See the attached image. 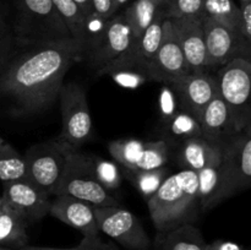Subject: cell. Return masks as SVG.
I'll use <instances>...</instances> for the list:
<instances>
[{
  "label": "cell",
  "instance_id": "obj_8",
  "mask_svg": "<svg viewBox=\"0 0 251 250\" xmlns=\"http://www.w3.org/2000/svg\"><path fill=\"white\" fill-rule=\"evenodd\" d=\"M98 228L129 250H147L150 238L136 216L117 206H93Z\"/></svg>",
  "mask_w": 251,
  "mask_h": 250
},
{
  "label": "cell",
  "instance_id": "obj_1",
  "mask_svg": "<svg viewBox=\"0 0 251 250\" xmlns=\"http://www.w3.org/2000/svg\"><path fill=\"white\" fill-rule=\"evenodd\" d=\"M85 53L74 38L27 44L1 69L0 92L24 112H39L58 97L66 73Z\"/></svg>",
  "mask_w": 251,
  "mask_h": 250
},
{
  "label": "cell",
  "instance_id": "obj_23",
  "mask_svg": "<svg viewBox=\"0 0 251 250\" xmlns=\"http://www.w3.org/2000/svg\"><path fill=\"white\" fill-rule=\"evenodd\" d=\"M201 17H207L221 24L242 37V11L233 0H205Z\"/></svg>",
  "mask_w": 251,
  "mask_h": 250
},
{
  "label": "cell",
  "instance_id": "obj_25",
  "mask_svg": "<svg viewBox=\"0 0 251 250\" xmlns=\"http://www.w3.org/2000/svg\"><path fill=\"white\" fill-rule=\"evenodd\" d=\"M71 37L87 46V19L74 0H51Z\"/></svg>",
  "mask_w": 251,
  "mask_h": 250
},
{
  "label": "cell",
  "instance_id": "obj_30",
  "mask_svg": "<svg viewBox=\"0 0 251 250\" xmlns=\"http://www.w3.org/2000/svg\"><path fill=\"white\" fill-rule=\"evenodd\" d=\"M134 174V184L142 196L150 199L161 186L164 179L167 178V169L164 167L151 171H129Z\"/></svg>",
  "mask_w": 251,
  "mask_h": 250
},
{
  "label": "cell",
  "instance_id": "obj_9",
  "mask_svg": "<svg viewBox=\"0 0 251 250\" xmlns=\"http://www.w3.org/2000/svg\"><path fill=\"white\" fill-rule=\"evenodd\" d=\"M132 44L134 37L124 15L112 17L103 25L95 46L87 48L91 65L98 69L100 73H104L110 65L129 53Z\"/></svg>",
  "mask_w": 251,
  "mask_h": 250
},
{
  "label": "cell",
  "instance_id": "obj_16",
  "mask_svg": "<svg viewBox=\"0 0 251 250\" xmlns=\"http://www.w3.org/2000/svg\"><path fill=\"white\" fill-rule=\"evenodd\" d=\"M180 110L189 113L199 120L206 105L217 93L216 78L205 71L191 73L183 80L171 86Z\"/></svg>",
  "mask_w": 251,
  "mask_h": 250
},
{
  "label": "cell",
  "instance_id": "obj_19",
  "mask_svg": "<svg viewBox=\"0 0 251 250\" xmlns=\"http://www.w3.org/2000/svg\"><path fill=\"white\" fill-rule=\"evenodd\" d=\"M198 122L201 126L202 136L211 144L223 145L227 137L237 134L233 129L229 110L218 91L202 110Z\"/></svg>",
  "mask_w": 251,
  "mask_h": 250
},
{
  "label": "cell",
  "instance_id": "obj_34",
  "mask_svg": "<svg viewBox=\"0 0 251 250\" xmlns=\"http://www.w3.org/2000/svg\"><path fill=\"white\" fill-rule=\"evenodd\" d=\"M91 9H92L93 19L102 21L103 24L114 16V6L113 0H91Z\"/></svg>",
  "mask_w": 251,
  "mask_h": 250
},
{
  "label": "cell",
  "instance_id": "obj_31",
  "mask_svg": "<svg viewBox=\"0 0 251 250\" xmlns=\"http://www.w3.org/2000/svg\"><path fill=\"white\" fill-rule=\"evenodd\" d=\"M91 164H92L96 178L103 188L107 190H115L119 188L122 183V176L118 171V167L113 162L91 157Z\"/></svg>",
  "mask_w": 251,
  "mask_h": 250
},
{
  "label": "cell",
  "instance_id": "obj_22",
  "mask_svg": "<svg viewBox=\"0 0 251 250\" xmlns=\"http://www.w3.org/2000/svg\"><path fill=\"white\" fill-rule=\"evenodd\" d=\"M26 228V221L2 201L0 206V245L14 250L27 245L28 237Z\"/></svg>",
  "mask_w": 251,
  "mask_h": 250
},
{
  "label": "cell",
  "instance_id": "obj_42",
  "mask_svg": "<svg viewBox=\"0 0 251 250\" xmlns=\"http://www.w3.org/2000/svg\"><path fill=\"white\" fill-rule=\"evenodd\" d=\"M159 1H162V2H164V4H166V2H167V0H159Z\"/></svg>",
  "mask_w": 251,
  "mask_h": 250
},
{
  "label": "cell",
  "instance_id": "obj_13",
  "mask_svg": "<svg viewBox=\"0 0 251 250\" xmlns=\"http://www.w3.org/2000/svg\"><path fill=\"white\" fill-rule=\"evenodd\" d=\"M49 215L77 229L83 235V242L108 250L100 237V230L91 203L68 195H55L50 202Z\"/></svg>",
  "mask_w": 251,
  "mask_h": 250
},
{
  "label": "cell",
  "instance_id": "obj_26",
  "mask_svg": "<svg viewBox=\"0 0 251 250\" xmlns=\"http://www.w3.org/2000/svg\"><path fill=\"white\" fill-rule=\"evenodd\" d=\"M163 127L167 136L179 144L191 137L202 136L198 119L184 110H176V114L164 123Z\"/></svg>",
  "mask_w": 251,
  "mask_h": 250
},
{
  "label": "cell",
  "instance_id": "obj_2",
  "mask_svg": "<svg viewBox=\"0 0 251 250\" xmlns=\"http://www.w3.org/2000/svg\"><path fill=\"white\" fill-rule=\"evenodd\" d=\"M198 203V174L183 169L164 179L149 199V211L158 233H163L191 223Z\"/></svg>",
  "mask_w": 251,
  "mask_h": 250
},
{
  "label": "cell",
  "instance_id": "obj_28",
  "mask_svg": "<svg viewBox=\"0 0 251 250\" xmlns=\"http://www.w3.org/2000/svg\"><path fill=\"white\" fill-rule=\"evenodd\" d=\"M144 147L145 142L136 139L115 140L108 145V150L113 158L127 171H136Z\"/></svg>",
  "mask_w": 251,
  "mask_h": 250
},
{
  "label": "cell",
  "instance_id": "obj_6",
  "mask_svg": "<svg viewBox=\"0 0 251 250\" xmlns=\"http://www.w3.org/2000/svg\"><path fill=\"white\" fill-rule=\"evenodd\" d=\"M58 97L61 110V131L58 140L77 149L92 136L93 124L85 88L78 83H63Z\"/></svg>",
  "mask_w": 251,
  "mask_h": 250
},
{
  "label": "cell",
  "instance_id": "obj_15",
  "mask_svg": "<svg viewBox=\"0 0 251 250\" xmlns=\"http://www.w3.org/2000/svg\"><path fill=\"white\" fill-rule=\"evenodd\" d=\"M201 20L206 43L205 69L222 68L232 59L243 56L244 47L249 50V44L237 32L207 17H201Z\"/></svg>",
  "mask_w": 251,
  "mask_h": 250
},
{
  "label": "cell",
  "instance_id": "obj_3",
  "mask_svg": "<svg viewBox=\"0 0 251 250\" xmlns=\"http://www.w3.org/2000/svg\"><path fill=\"white\" fill-rule=\"evenodd\" d=\"M55 195H68L86 201L92 206H117L118 201L96 178L91 157L68 146L65 168Z\"/></svg>",
  "mask_w": 251,
  "mask_h": 250
},
{
  "label": "cell",
  "instance_id": "obj_17",
  "mask_svg": "<svg viewBox=\"0 0 251 250\" xmlns=\"http://www.w3.org/2000/svg\"><path fill=\"white\" fill-rule=\"evenodd\" d=\"M198 174V199L203 208H211L229 196L223 168L222 145H217L206 166Z\"/></svg>",
  "mask_w": 251,
  "mask_h": 250
},
{
  "label": "cell",
  "instance_id": "obj_29",
  "mask_svg": "<svg viewBox=\"0 0 251 250\" xmlns=\"http://www.w3.org/2000/svg\"><path fill=\"white\" fill-rule=\"evenodd\" d=\"M168 161V145L164 140L145 142L136 171H151L164 167Z\"/></svg>",
  "mask_w": 251,
  "mask_h": 250
},
{
  "label": "cell",
  "instance_id": "obj_21",
  "mask_svg": "<svg viewBox=\"0 0 251 250\" xmlns=\"http://www.w3.org/2000/svg\"><path fill=\"white\" fill-rule=\"evenodd\" d=\"M164 9L166 4L159 0H132L123 15L131 28L134 43Z\"/></svg>",
  "mask_w": 251,
  "mask_h": 250
},
{
  "label": "cell",
  "instance_id": "obj_32",
  "mask_svg": "<svg viewBox=\"0 0 251 250\" xmlns=\"http://www.w3.org/2000/svg\"><path fill=\"white\" fill-rule=\"evenodd\" d=\"M205 0H167L166 16L169 19L201 17Z\"/></svg>",
  "mask_w": 251,
  "mask_h": 250
},
{
  "label": "cell",
  "instance_id": "obj_33",
  "mask_svg": "<svg viewBox=\"0 0 251 250\" xmlns=\"http://www.w3.org/2000/svg\"><path fill=\"white\" fill-rule=\"evenodd\" d=\"M159 104H161V115L163 122L166 123L169 118L173 117L176 113V98L171 86L164 85L161 90V97H159Z\"/></svg>",
  "mask_w": 251,
  "mask_h": 250
},
{
  "label": "cell",
  "instance_id": "obj_18",
  "mask_svg": "<svg viewBox=\"0 0 251 250\" xmlns=\"http://www.w3.org/2000/svg\"><path fill=\"white\" fill-rule=\"evenodd\" d=\"M171 21L191 73L205 71L206 43L201 17H180Z\"/></svg>",
  "mask_w": 251,
  "mask_h": 250
},
{
  "label": "cell",
  "instance_id": "obj_27",
  "mask_svg": "<svg viewBox=\"0 0 251 250\" xmlns=\"http://www.w3.org/2000/svg\"><path fill=\"white\" fill-rule=\"evenodd\" d=\"M27 178L25 157L0 137V180L11 181Z\"/></svg>",
  "mask_w": 251,
  "mask_h": 250
},
{
  "label": "cell",
  "instance_id": "obj_44",
  "mask_svg": "<svg viewBox=\"0 0 251 250\" xmlns=\"http://www.w3.org/2000/svg\"><path fill=\"white\" fill-rule=\"evenodd\" d=\"M0 73H1V70H0Z\"/></svg>",
  "mask_w": 251,
  "mask_h": 250
},
{
  "label": "cell",
  "instance_id": "obj_12",
  "mask_svg": "<svg viewBox=\"0 0 251 250\" xmlns=\"http://www.w3.org/2000/svg\"><path fill=\"white\" fill-rule=\"evenodd\" d=\"M1 200L19 213L27 223L36 222L49 215V195L27 178L4 181Z\"/></svg>",
  "mask_w": 251,
  "mask_h": 250
},
{
  "label": "cell",
  "instance_id": "obj_43",
  "mask_svg": "<svg viewBox=\"0 0 251 250\" xmlns=\"http://www.w3.org/2000/svg\"><path fill=\"white\" fill-rule=\"evenodd\" d=\"M1 202H2V201H1V198H0V206H1Z\"/></svg>",
  "mask_w": 251,
  "mask_h": 250
},
{
  "label": "cell",
  "instance_id": "obj_24",
  "mask_svg": "<svg viewBox=\"0 0 251 250\" xmlns=\"http://www.w3.org/2000/svg\"><path fill=\"white\" fill-rule=\"evenodd\" d=\"M180 145V161L184 169L195 172H199L206 166L217 146L216 144H211L203 136L191 137Z\"/></svg>",
  "mask_w": 251,
  "mask_h": 250
},
{
  "label": "cell",
  "instance_id": "obj_39",
  "mask_svg": "<svg viewBox=\"0 0 251 250\" xmlns=\"http://www.w3.org/2000/svg\"><path fill=\"white\" fill-rule=\"evenodd\" d=\"M130 0H113V6H114V11H117L120 6H123L124 4L129 2Z\"/></svg>",
  "mask_w": 251,
  "mask_h": 250
},
{
  "label": "cell",
  "instance_id": "obj_14",
  "mask_svg": "<svg viewBox=\"0 0 251 250\" xmlns=\"http://www.w3.org/2000/svg\"><path fill=\"white\" fill-rule=\"evenodd\" d=\"M166 9L154 19V21L147 27L142 36L132 44L129 53L110 65L104 73L123 70V69H132L137 71L145 78H151L152 68H153L154 59L158 51L159 43L163 32V21L166 19Z\"/></svg>",
  "mask_w": 251,
  "mask_h": 250
},
{
  "label": "cell",
  "instance_id": "obj_5",
  "mask_svg": "<svg viewBox=\"0 0 251 250\" xmlns=\"http://www.w3.org/2000/svg\"><path fill=\"white\" fill-rule=\"evenodd\" d=\"M19 37L27 44L73 38L51 0H19Z\"/></svg>",
  "mask_w": 251,
  "mask_h": 250
},
{
  "label": "cell",
  "instance_id": "obj_7",
  "mask_svg": "<svg viewBox=\"0 0 251 250\" xmlns=\"http://www.w3.org/2000/svg\"><path fill=\"white\" fill-rule=\"evenodd\" d=\"M68 144L59 141L34 145L25 154L27 179L44 193L55 195L65 168Z\"/></svg>",
  "mask_w": 251,
  "mask_h": 250
},
{
  "label": "cell",
  "instance_id": "obj_10",
  "mask_svg": "<svg viewBox=\"0 0 251 250\" xmlns=\"http://www.w3.org/2000/svg\"><path fill=\"white\" fill-rule=\"evenodd\" d=\"M191 74L171 19L163 21V32L150 80L172 86Z\"/></svg>",
  "mask_w": 251,
  "mask_h": 250
},
{
  "label": "cell",
  "instance_id": "obj_38",
  "mask_svg": "<svg viewBox=\"0 0 251 250\" xmlns=\"http://www.w3.org/2000/svg\"><path fill=\"white\" fill-rule=\"evenodd\" d=\"M74 1L77 4V6L80 7V10L82 11V14L85 15V17L88 20L92 16V9H91V0H74Z\"/></svg>",
  "mask_w": 251,
  "mask_h": 250
},
{
  "label": "cell",
  "instance_id": "obj_4",
  "mask_svg": "<svg viewBox=\"0 0 251 250\" xmlns=\"http://www.w3.org/2000/svg\"><path fill=\"white\" fill-rule=\"evenodd\" d=\"M215 78L218 93L230 113L233 129L242 131L250 125V60L245 56L232 59L218 70Z\"/></svg>",
  "mask_w": 251,
  "mask_h": 250
},
{
  "label": "cell",
  "instance_id": "obj_35",
  "mask_svg": "<svg viewBox=\"0 0 251 250\" xmlns=\"http://www.w3.org/2000/svg\"><path fill=\"white\" fill-rule=\"evenodd\" d=\"M242 11V27H240V33L243 39L250 44L251 41V2H244L240 6Z\"/></svg>",
  "mask_w": 251,
  "mask_h": 250
},
{
  "label": "cell",
  "instance_id": "obj_41",
  "mask_svg": "<svg viewBox=\"0 0 251 250\" xmlns=\"http://www.w3.org/2000/svg\"><path fill=\"white\" fill-rule=\"evenodd\" d=\"M240 1H242V4H244V2H249L250 0H240Z\"/></svg>",
  "mask_w": 251,
  "mask_h": 250
},
{
  "label": "cell",
  "instance_id": "obj_20",
  "mask_svg": "<svg viewBox=\"0 0 251 250\" xmlns=\"http://www.w3.org/2000/svg\"><path fill=\"white\" fill-rule=\"evenodd\" d=\"M205 247L206 242L200 229L193 223L158 233L154 242L156 250H205Z\"/></svg>",
  "mask_w": 251,
  "mask_h": 250
},
{
  "label": "cell",
  "instance_id": "obj_40",
  "mask_svg": "<svg viewBox=\"0 0 251 250\" xmlns=\"http://www.w3.org/2000/svg\"><path fill=\"white\" fill-rule=\"evenodd\" d=\"M0 250H14V249H11V248L4 247V245H0Z\"/></svg>",
  "mask_w": 251,
  "mask_h": 250
},
{
  "label": "cell",
  "instance_id": "obj_36",
  "mask_svg": "<svg viewBox=\"0 0 251 250\" xmlns=\"http://www.w3.org/2000/svg\"><path fill=\"white\" fill-rule=\"evenodd\" d=\"M19 250H104L102 248L95 247L86 242H81V244L76 248H50V247H34V245H25Z\"/></svg>",
  "mask_w": 251,
  "mask_h": 250
},
{
  "label": "cell",
  "instance_id": "obj_11",
  "mask_svg": "<svg viewBox=\"0 0 251 250\" xmlns=\"http://www.w3.org/2000/svg\"><path fill=\"white\" fill-rule=\"evenodd\" d=\"M222 158L229 196L249 188L251 181L250 125L222 145Z\"/></svg>",
  "mask_w": 251,
  "mask_h": 250
},
{
  "label": "cell",
  "instance_id": "obj_37",
  "mask_svg": "<svg viewBox=\"0 0 251 250\" xmlns=\"http://www.w3.org/2000/svg\"><path fill=\"white\" fill-rule=\"evenodd\" d=\"M205 250H244V248L234 242L216 240V242L211 243V244H207V243H206Z\"/></svg>",
  "mask_w": 251,
  "mask_h": 250
}]
</instances>
